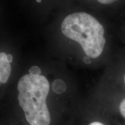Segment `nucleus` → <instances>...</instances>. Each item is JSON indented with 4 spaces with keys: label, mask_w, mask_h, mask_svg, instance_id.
Returning <instances> with one entry per match:
<instances>
[{
    "label": "nucleus",
    "mask_w": 125,
    "mask_h": 125,
    "mask_svg": "<svg viewBox=\"0 0 125 125\" xmlns=\"http://www.w3.org/2000/svg\"><path fill=\"white\" fill-rule=\"evenodd\" d=\"M49 83L42 75L25 74L18 84V99L27 121L31 125H49L51 117L46 99Z\"/></svg>",
    "instance_id": "obj_1"
},
{
    "label": "nucleus",
    "mask_w": 125,
    "mask_h": 125,
    "mask_svg": "<svg viewBox=\"0 0 125 125\" xmlns=\"http://www.w3.org/2000/svg\"><path fill=\"white\" fill-rule=\"evenodd\" d=\"M29 74L32 75H41V70L38 66H33L29 70Z\"/></svg>",
    "instance_id": "obj_5"
},
{
    "label": "nucleus",
    "mask_w": 125,
    "mask_h": 125,
    "mask_svg": "<svg viewBox=\"0 0 125 125\" xmlns=\"http://www.w3.org/2000/svg\"><path fill=\"white\" fill-rule=\"evenodd\" d=\"M7 58H8V61H9V62L10 63L13 61V56L11 54H8L7 55Z\"/></svg>",
    "instance_id": "obj_9"
},
{
    "label": "nucleus",
    "mask_w": 125,
    "mask_h": 125,
    "mask_svg": "<svg viewBox=\"0 0 125 125\" xmlns=\"http://www.w3.org/2000/svg\"><path fill=\"white\" fill-rule=\"evenodd\" d=\"M5 52H0V85L6 83L11 73V65Z\"/></svg>",
    "instance_id": "obj_3"
},
{
    "label": "nucleus",
    "mask_w": 125,
    "mask_h": 125,
    "mask_svg": "<svg viewBox=\"0 0 125 125\" xmlns=\"http://www.w3.org/2000/svg\"><path fill=\"white\" fill-rule=\"evenodd\" d=\"M97 1L102 4H112L116 1L117 0H97Z\"/></svg>",
    "instance_id": "obj_7"
},
{
    "label": "nucleus",
    "mask_w": 125,
    "mask_h": 125,
    "mask_svg": "<svg viewBox=\"0 0 125 125\" xmlns=\"http://www.w3.org/2000/svg\"><path fill=\"white\" fill-rule=\"evenodd\" d=\"M120 112L121 115L125 118V99H124L120 104Z\"/></svg>",
    "instance_id": "obj_6"
},
{
    "label": "nucleus",
    "mask_w": 125,
    "mask_h": 125,
    "mask_svg": "<svg viewBox=\"0 0 125 125\" xmlns=\"http://www.w3.org/2000/svg\"><path fill=\"white\" fill-rule=\"evenodd\" d=\"M36 1H37V2H38V3H40V2L42 1V0H36Z\"/></svg>",
    "instance_id": "obj_11"
},
{
    "label": "nucleus",
    "mask_w": 125,
    "mask_h": 125,
    "mask_svg": "<svg viewBox=\"0 0 125 125\" xmlns=\"http://www.w3.org/2000/svg\"><path fill=\"white\" fill-rule=\"evenodd\" d=\"M89 125H104L102 123L99 122H92L90 123Z\"/></svg>",
    "instance_id": "obj_10"
},
{
    "label": "nucleus",
    "mask_w": 125,
    "mask_h": 125,
    "mask_svg": "<svg viewBox=\"0 0 125 125\" xmlns=\"http://www.w3.org/2000/svg\"></svg>",
    "instance_id": "obj_12"
},
{
    "label": "nucleus",
    "mask_w": 125,
    "mask_h": 125,
    "mask_svg": "<svg viewBox=\"0 0 125 125\" xmlns=\"http://www.w3.org/2000/svg\"><path fill=\"white\" fill-rule=\"evenodd\" d=\"M83 61L85 64H90L92 62V58L89 56H85L83 58Z\"/></svg>",
    "instance_id": "obj_8"
},
{
    "label": "nucleus",
    "mask_w": 125,
    "mask_h": 125,
    "mask_svg": "<svg viewBox=\"0 0 125 125\" xmlns=\"http://www.w3.org/2000/svg\"><path fill=\"white\" fill-rule=\"evenodd\" d=\"M64 36L80 44L86 56L96 58L102 54L106 43L104 29L98 20L84 12L74 13L61 24Z\"/></svg>",
    "instance_id": "obj_2"
},
{
    "label": "nucleus",
    "mask_w": 125,
    "mask_h": 125,
    "mask_svg": "<svg viewBox=\"0 0 125 125\" xmlns=\"http://www.w3.org/2000/svg\"><path fill=\"white\" fill-rule=\"evenodd\" d=\"M52 89L55 93L58 94H61L64 93L66 89V85L65 83L61 79H56L53 82Z\"/></svg>",
    "instance_id": "obj_4"
}]
</instances>
